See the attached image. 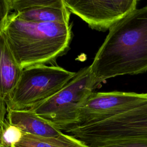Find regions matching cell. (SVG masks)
I'll return each mask as SVG.
<instances>
[{
  "label": "cell",
  "instance_id": "1",
  "mask_svg": "<svg viewBox=\"0 0 147 147\" xmlns=\"http://www.w3.org/2000/svg\"><path fill=\"white\" fill-rule=\"evenodd\" d=\"M88 67L95 88L111 78L147 71V5L134 10L109 29Z\"/></svg>",
  "mask_w": 147,
  "mask_h": 147
},
{
  "label": "cell",
  "instance_id": "2",
  "mask_svg": "<svg viewBox=\"0 0 147 147\" xmlns=\"http://www.w3.org/2000/svg\"><path fill=\"white\" fill-rule=\"evenodd\" d=\"M2 31L22 69L52 65L67 51L72 37L69 23L26 21L14 12L9 15Z\"/></svg>",
  "mask_w": 147,
  "mask_h": 147
},
{
  "label": "cell",
  "instance_id": "3",
  "mask_svg": "<svg viewBox=\"0 0 147 147\" xmlns=\"http://www.w3.org/2000/svg\"><path fill=\"white\" fill-rule=\"evenodd\" d=\"M76 74L55 65H41L23 69L6 104L7 110L32 107L57 92Z\"/></svg>",
  "mask_w": 147,
  "mask_h": 147
},
{
  "label": "cell",
  "instance_id": "4",
  "mask_svg": "<svg viewBox=\"0 0 147 147\" xmlns=\"http://www.w3.org/2000/svg\"><path fill=\"white\" fill-rule=\"evenodd\" d=\"M94 88L89 67H86L55 94L28 109L66 131L76 125L78 110Z\"/></svg>",
  "mask_w": 147,
  "mask_h": 147
},
{
  "label": "cell",
  "instance_id": "5",
  "mask_svg": "<svg viewBox=\"0 0 147 147\" xmlns=\"http://www.w3.org/2000/svg\"><path fill=\"white\" fill-rule=\"evenodd\" d=\"M146 101L147 93L92 92L79 108L77 123L75 126L86 125L102 121L130 110Z\"/></svg>",
  "mask_w": 147,
  "mask_h": 147
},
{
  "label": "cell",
  "instance_id": "6",
  "mask_svg": "<svg viewBox=\"0 0 147 147\" xmlns=\"http://www.w3.org/2000/svg\"><path fill=\"white\" fill-rule=\"evenodd\" d=\"M137 0H64L70 13L80 17L91 29L106 31L136 9Z\"/></svg>",
  "mask_w": 147,
  "mask_h": 147
},
{
  "label": "cell",
  "instance_id": "7",
  "mask_svg": "<svg viewBox=\"0 0 147 147\" xmlns=\"http://www.w3.org/2000/svg\"><path fill=\"white\" fill-rule=\"evenodd\" d=\"M6 121L23 133L41 137H57L63 133L58 128L29 109L7 110Z\"/></svg>",
  "mask_w": 147,
  "mask_h": 147
},
{
  "label": "cell",
  "instance_id": "8",
  "mask_svg": "<svg viewBox=\"0 0 147 147\" xmlns=\"http://www.w3.org/2000/svg\"><path fill=\"white\" fill-rule=\"evenodd\" d=\"M22 69L16 60L3 31L0 32V99L6 104Z\"/></svg>",
  "mask_w": 147,
  "mask_h": 147
},
{
  "label": "cell",
  "instance_id": "9",
  "mask_svg": "<svg viewBox=\"0 0 147 147\" xmlns=\"http://www.w3.org/2000/svg\"><path fill=\"white\" fill-rule=\"evenodd\" d=\"M16 14L18 17L26 21L64 24L69 23L71 13L65 6L64 0H57L52 5L24 10Z\"/></svg>",
  "mask_w": 147,
  "mask_h": 147
},
{
  "label": "cell",
  "instance_id": "10",
  "mask_svg": "<svg viewBox=\"0 0 147 147\" xmlns=\"http://www.w3.org/2000/svg\"><path fill=\"white\" fill-rule=\"evenodd\" d=\"M14 147H89L73 136L62 133L57 137H41L23 133Z\"/></svg>",
  "mask_w": 147,
  "mask_h": 147
},
{
  "label": "cell",
  "instance_id": "11",
  "mask_svg": "<svg viewBox=\"0 0 147 147\" xmlns=\"http://www.w3.org/2000/svg\"><path fill=\"white\" fill-rule=\"evenodd\" d=\"M22 135L23 133L20 129L9 123L6 119L2 131V146L14 147L21 139Z\"/></svg>",
  "mask_w": 147,
  "mask_h": 147
},
{
  "label": "cell",
  "instance_id": "12",
  "mask_svg": "<svg viewBox=\"0 0 147 147\" xmlns=\"http://www.w3.org/2000/svg\"><path fill=\"white\" fill-rule=\"evenodd\" d=\"M95 147H147V140L124 139L99 144Z\"/></svg>",
  "mask_w": 147,
  "mask_h": 147
},
{
  "label": "cell",
  "instance_id": "13",
  "mask_svg": "<svg viewBox=\"0 0 147 147\" xmlns=\"http://www.w3.org/2000/svg\"><path fill=\"white\" fill-rule=\"evenodd\" d=\"M11 10V0H0V32L3 30Z\"/></svg>",
  "mask_w": 147,
  "mask_h": 147
},
{
  "label": "cell",
  "instance_id": "14",
  "mask_svg": "<svg viewBox=\"0 0 147 147\" xmlns=\"http://www.w3.org/2000/svg\"><path fill=\"white\" fill-rule=\"evenodd\" d=\"M7 113L6 103L0 99V129L2 130L3 124L5 122V115Z\"/></svg>",
  "mask_w": 147,
  "mask_h": 147
},
{
  "label": "cell",
  "instance_id": "15",
  "mask_svg": "<svg viewBox=\"0 0 147 147\" xmlns=\"http://www.w3.org/2000/svg\"><path fill=\"white\" fill-rule=\"evenodd\" d=\"M2 130L0 129V147L2 146Z\"/></svg>",
  "mask_w": 147,
  "mask_h": 147
}]
</instances>
